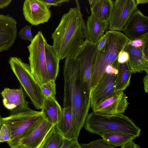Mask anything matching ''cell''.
Here are the masks:
<instances>
[{"instance_id": "1", "label": "cell", "mask_w": 148, "mask_h": 148, "mask_svg": "<svg viewBox=\"0 0 148 148\" xmlns=\"http://www.w3.org/2000/svg\"><path fill=\"white\" fill-rule=\"evenodd\" d=\"M64 80L63 108L70 107L72 112L73 137L77 139L90 107V96L84 91L79 62L74 57L65 58L63 67Z\"/></svg>"}, {"instance_id": "2", "label": "cell", "mask_w": 148, "mask_h": 148, "mask_svg": "<svg viewBox=\"0 0 148 148\" xmlns=\"http://www.w3.org/2000/svg\"><path fill=\"white\" fill-rule=\"evenodd\" d=\"M80 10L70 8L62 16L51 34L52 45L60 61L74 57L85 40L84 26Z\"/></svg>"}, {"instance_id": "3", "label": "cell", "mask_w": 148, "mask_h": 148, "mask_svg": "<svg viewBox=\"0 0 148 148\" xmlns=\"http://www.w3.org/2000/svg\"><path fill=\"white\" fill-rule=\"evenodd\" d=\"M106 44L100 51H97L93 60L91 71L90 90L98 83L109 65H117L119 53L124 50L129 38L120 31L108 30L105 34Z\"/></svg>"}, {"instance_id": "4", "label": "cell", "mask_w": 148, "mask_h": 148, "mask_svg": "<svg viewBox=\"0 0 148 148\" xmlns=\"http://www.w3.org/2000/svg\"><path fill=\"white\" fill-rule=\"evenodd\" d=\"M84 127L88 131L101 136L105 134L121 133L138 137L141 129L130 118L123 114L112 115L96 114L87 115Z\"/></svg>"}, {"instance_id": "5", "label": "cell", "mask_w": 148, "mask_h": 148, "mask_svg": "<svg viewBox=\"0 0 148 148\" xmlns=\"http://www.w3.org/2000/svg\"><path fill=\"white\" fill-rule=\"evenodd\" d=\"M44 119L41 111L31 109L3 118L2 124L7 125L11 132L10 140L7 142L9 146L12 147L29 135Z\"/></svg>"}, {"instance_id": "6", "label": "cell", "mask_w": 148, "mask_h": 148, "mask_svg": "<svg viewBox=\"0 0 148 148\" xmlns=\"http://www.w3.org/2000/svg\"><path fill=\"white\" fill-rule=\"evenodd\" d=\"M10 67L35 108L41 109L45 99L40 84L32 74L29 64L16 57L9 60Z\"/></svg>"}, {"instance_id": "7", "label": "cell", "mask_w": 148, "mask_h": 148, "mask_svg": "<svg viewBox=\"0 0 148 148\" xmlns=\"http://www.w3.org/2000/svg\"><path fill=\"white\" fill-rule=\"evenodd\" d=\"M47 42L42 32L39 31L27 47L28 60L33 76L40 86L50 80L47 70L45 45Z\"/></svg>"}, {"instance_id": "8", "label": "cell", "mask_w": 148, "mask_h": 148, "mask_svg": "<svg viewBox=\"0 0 148 148\" xmlns=\"http://www.w3.org/2000/svg\"><path fill=\"white\" fill-rule=\"evenodd\" d=\"M97 50L96 43L85 40L74 56L78 60L83 86L85 92L90 96L91 69Z\"/></svg>"}, {"instance_id": "9", "label": "cell", "mask_w": 148, "mask_h": 148, "mask_svg": "<svg viewBox=\"0 0 148 148\" xmlns=\"http://www.w3.org/2000/svg\"><path fill=\"white\" fill-rule=\"evenodd\" d=\"M135 0H116L110 18L108 21L109 30L122 31L133 13L137 9Z\"/></svg>"}, {"instance_id": "10", "label": "cell", "mask_w": 148, "mask_h": 148, "mask_svg": "<svg viewBox=\"0 0 148 148\" xmlns=\"http://www.w3.org/2000/svg\"><path fill=\"white\" fill-rule=\"evenodd\" d=\"M123 91H115L99 103L92 108L95 114L112 115L124 113L129 103Z\"/></svg>"}, {"instance_id": "11", "label": "cell", "mask_w": 148, "mask_h": 148, "mask_svg": "<svg viewBox=\"0 0 148 148\" xmlns=\"http://www.w3.org/2000/svg\"><path fill=\"white\" fill-rule=\"evenodd\" d=\"M24 18L32 25L47 22L51 16L49 8L41 0H25L23 3Z\"/></svg>"}, {"instance_id": "12", "label": "cell", "mask_w": 148, "mask_h": 148, "mask_svg": "<svg viewBox=\"0 0 148 148\" xmlns=\"http://www.w3.org/2000/svg\"><path fill=\"white\" fill-rule=\"evenodd\" d=\"M117 74L105 71L95 86L90 91V107L97 104L115 92Z\"/></svg>"}, {"instance_id": "13", "label": "cell", "mask_w": 148, "mask_h": 148, "mask_svg": "<svg viewBox=\"0 0 148 148\" xmlns=\"http://www.w3.org/2000/svg\"><path fill=\"white\" fill-rule=\"evenodd\" d=\"M4 107L10 111L12 115L28 111L31 109L28 106L22 87L13 89L6 88L1 92Z\"/></svg>"}, {"instance_id": "14", "label": "cell", "mask_w": 148, "mask_h": 148, "mask_svg": "<svg viewBox=\"0 0 148 148\" xmlns=\"http://www.w3.org/2000/svg\"><path fill=\"white\" fill-rule=\"evenodd\" d=\"M122 31L130 40L148 35V17L137 9L130 18Z\"/></svg>"}, {"instance_id": "15", "label": "cell", "mask_w": 148, "mask_h": 148, "mask_svg": "<svg viewBox=\"0 0 148 148\" xmlns=\"http://www.w3.org/2000/svg\"><path fill=\"white\" fill-rule=\"evenodd\" d=\"M17 22L9 15L0 14V53L8 50L16 40Z\"/></svg>"}, {"instance_id": "16", "label": "cell", "mask_w": 148, "mask_h": 148, "mask_svg": "<svg viewBox=\"0 0 148 148\" xmlns=\"http://www.w3.org/2000/svg\"><path fill=\"white\" fill-rule=\"evenodd\" d=\"M53 125L44 118L29 135L17 144H21L26 148H38Z\"/></svg>"}, {"instance_id": "17", "label": "cell", "mask_w": 148, "mask_h": 148, "mask_svg": "<svg viewBox=\"0 0 148 148\" xmlns=\"http://www.w3.org/2000/svg\"><path fill=\"white\" fill-rule=\"evenodd\" d=\"M124 50L129 54V59L127 63L132 73L143 71L148 73V57L144 54L142 47L136 48L126 45Z\"/></svg>"}, {"instance_id": "18", "label": "cell", "mask_w": 148, "mask_h": 148, "mask_svg": "<svg viewBox=\"0 0 148 148\" xmlns=\"http://www.w3.org/2000/svg\"><path fill=\"white\" fill-rule=\"evenodd\" d=\"M85 40L96 43L104 36L108 29V23L98 18L91 13L86 21Z\"/></svg>"}, {"instance_id": "19", "label": "cell", "mask_w": 148, "mask_h": 148, "mask_svg": "<svg viewBox=\"0 0 148 148\" xmlns=\"http://www.w3.org/2000/svg\"><path fill=\"white\" fill-rule=\"evenodd\" d=\"M41 111L44 118L54 125L60 117L62 109L56 97H49L45 98Z\"/></svg>"}, {"instance_id": "20", "label": "cell", "mask_w": 148, "mask_h": 148, "mask_svg": "<svg viewBox=\"0 0 148 148\" xmlns=\"http://www.w3.org/2000/svg\"><path fill=\"white\" fill-rule=\"evenodd\" d=\"M91 14L103 21L108 22L112 12L114 1L112 0H88Z\"/></svg>"}, {"instance_id": "21", "label": "cell", "mask_w": 148, "mask_h": 148, "mask_svg": "<svg viewBox=\"0 0 148 148\" xmlns=\"http://www.w3.org/2000/svg\"><path fill=\"white\" fill-rule=\"evenodd\" d=\"M46 62L47 70L50 80L56 81L59 68L60 60L55 52L52 45L47 42L45 45Z\"/></svg>"}, {"instance_id": "22", "label": "cell", "mask_w": 148, "mask_h": 148, "mask_svg": "<svg viewBox=\"0 0 148 148\" xmlns=\"http://www.w3.org/2000/svg\"><path fill=\"white\" fill-rule=\"evenodd\" d=\"M65 139L56 124L48 132L38 148H60Z\"/></svg>"}, {"instance_id": "23", "label": "cell", "mask_w": 148, "mask_h": 148, "mask_svg": "<svg viewBox=\"0 0 148 148\" xmlns=\"http://www.w3.org/2000/svg\"><path fill=\"white\" fill-rule=\"evenodd\" d=\"M72 112L70 107L63 108L62 113L57 125L64 138L71 139L73 135L72 127Z\"/></svg>"}, {"instance_id": "24", "label": "cell", "mask_w": 148, "mask_h": 148, "mask_svg": "<svg viewBox=\"0 0 148 148\" xmlns=\"http://www.w3.org/2000/svg\"><path fill=\"white\" fill-rule=\"evenodd\" d=\"M116 80V91H123L130 85L132 74L128 64H119Z\"/></svg>"}, {"instance_id": "25", "label": "cell", "mask_w": 148, "mask_h": 148, "mask_svg": "<svg viewBox=\"0 0 148 148\" xmlns=\"http://www.w3.org/2000/svg\"><path fill=\"white\" fill-rule=\"evenodd\" d=\"M101 136L108 143L114 147H121L133 141L137 138L132 135L121 133L105 134Z\"/></svg>"}, {"instance_id": "26", "label": "cell", "mask_w": 148, "mask_h": 148, "mask_svg": "<svg viewBox=\"0 0 148 148\" xmlns=\"http://www.w3.org/2000/svg\"><path fill=\"white\" fill-rule=\"evenodd\" d=\"M41 88L45 98L55 97L56 92L55 81L50 80L41 85Z\"/></svg>"}, {"instance_id": "27", "label": "cell", "mask_w": 148, "mask_h": 148, "mask_svg": "<svg viewBox=\"0 0 148 148\" xmlns=\"http://www.w3.org/2000/svg\"><path fill=\"white\" fill-rule=\"evenodd\" d=\"M80 145L81 148H115L103 138L92 141L87 144L82 143Z\"/></svg>"}, {"instance_id": "28", "label": "cell", "mask_w": 148, "mask_h": 148, "mask_svg": "<svg viewBox=\"0 0 148 148\" xmlns=\"http://www.w3.org/2000/svg\"><path fill=\"white\" fill-rule=\"evenodd\" d=\"M32 25H26L19 31L18 34L20 38L31 42L32 41L34 37L32 33Z\"/></svg>"}, {"instance_id": "29", "label": "cell", "mask_w": 148, "mask_h": 148, "mask_svg": "<svg viewBox=\"0 0 148 148\" xmlns=\"http://www.w3.org/2000/svg\"><path fill=\"white\" fill-rule=\"evenodd\" d=\"M10 130L5 124H2L0 129V143L7 142L10 140Z\"/></svg>"}, {"instance_id": "30", "label": "cell", "mask_w": 148, "mask_h": 148, "mask_svg": "<svg viewBox=\"0 0 148 148\" xmlns=\"http://www.w3.org/2000/svg\"><path fill=\"white\" fill-rule=\"evenodd\" d=\"M147 42H148V35L133 40L129 39L126 45L136 48L140 47Z\"/></svg>"}, {"instance_id": "31", "label": "cell", "mask_w": 148, "mask_h": 148, "mask_svg": "<svg viewBox=\"0 0 148 148\" xmlns=\"http://www.w3.org/2000/svg\"><path fill=\"white\" fill-rule=\"evenodd\" d=\"M49 8L52 6H59L64 3L69 2V0H41Z\"/></svg>"}, {"instance_id": "32", "label": "cell", "mask_w": 148, "mask_h": 148, "mask_svg": "<svg viewBox=\"0 0 148 148\" xmlns=\"http://www.w3.org/2000/svg\"><path fill=\"white\" fill-rule=\"evenodd\" d=\"M129 59L128 53L123 50L119 55L117 60L119 64H123L128 62Z\"/></svg>"}, {"instance_id": "33", "label": "cell", "mask_w": 148, "mask_h": 148, "mask_svg": "<svg viewBox=\"0 0 148 148\" xmlns=\"http://www.w3.org/2000/svg\"><path fill=\"white\" fill-rule=\"evenodd\" d=\"M77 139L73 138L71 139L65 138L64 143L60 148H69Z\"/></svg>"}, {"instance_id": "34", "label": "cell", "mask_w": 148, "mask_h": 148, "mask_svg": "<svg viewBox=\"0 0 148 148\" xmlns=\"http://www.w3.org/2000/svg\"><path fill=\"white\" fill-rule=\"evenodd\" d=\"M120 148H141L137 144L133 141H131L127 144L121 147Z\"/></svg>"}, {"instance_id": "35", "label": "cell", "mask_w": 148, "mask_h": 148, "mask_svg": "<svg viewBox=\"0 0 148 148\" xmlns=\"http://www.w3.org/2000/svg\"><path fill=\"white\" fill-rule=\"evenodd\" d=\"M12 1V0H0V9L7 7Z\"/></svg>"}, {"instance_id": "36", "label": "cell", "mask_w": 148, "mask_h": 148, "mask_svg": "<svg viewBox=\"0 0 148 148\" xmlns=\"http://www.w3.org/2000/svg\"><path fill=\"white\" fill-rule=\"evenodd\" d=\"M143 82L144 84V88L145 92L146 93L148 92V75L147 73L146 75L144 76L143 78Z\"/></svg>"}, {"instance_id": "37", "label": "cell", "mask_w": 148, "mask_h": 148, "mask_svg": "<svg viewBox=\"0 0 148 148\" xmlns=\"http://www.w3.org/2000/svg\"><path fill=\"white\" fill-rule=\"evenodd\" d=\"M69 148H81V147L78 142V140H77Z\"/></svg>"}, {"instance_id": "38", "label": "cell", "mask_w": 148, "mask_h": 148, "mask_svg": "<svg viewBox=\"0 0 148 148\" xmlns=\"http://www.w3.org/2000/svg\"><path fill=\"white\" fill-rule=\"evenodd\" d=\"M136 1L137 5L139 4H143L148 3V0H136Z\"/></svg>"}, {"instance_id": "39", "label": "cell", "mask_w": 148, "mask_h": 148, "mask_svg": "<svg viewBox=\"0 0 148 148\" xmlns=\"http://www.w3.org/2000/svg\"><path fill=\"white\" fill-rule=\"evenodd\" d=\"M10 148H26L24 146L20 144H18L14 145L11 147Z\"/></svg>"}, {"instance_id": "40", "label": "cell", "mask_w": 148, "mask_h": 148, "mask_svg": "<svg viewBox=\"0 0 148 148\" xmlns=\"http://www.w3.org/2000/svg\"><path fill=\"white\" fill-rule=\"evenodd\" d=\"M2 118L0 114V129L2 124Z\"/></svg>"}]
</instances>
